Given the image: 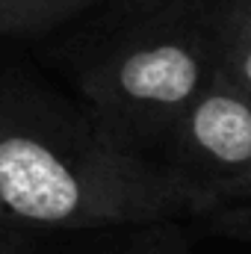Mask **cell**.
Listing matches in <instances>:
<instances>
[{"label":"cell","mask_w":251,"mask_h":254,"mask_svg":"<svg viewBox=\"0 0 251 254\" xmlns=\"http://www.w3.org/2000/svg\"><path fill=\"white\" fill-rule=\"evenodd\" d=\"M243 3H246V6H249V9H251V0H243Z\"/></svg>","instance_id":"9c48e42d"},{"label":"cell","mask_w":251,"mask_h":254,"mask_svg":"<svg viewBox=\"0 0 251 254\" xmlns=\"http://www.w3.org/2000/svg\"><path fill=\"white\" fill-rule=\"evenodd\" d=\"M175 175L204 198H251V92L225 71L201 92L175 127Z\"/></svg>","instance_id":"3957f363"},{"label":"cell","mask_w":251,"mask_h":254,"mask_svg":"<svg viewBox=\"0 0 251 254\" xmlns=\"http://www.w3.org/2000/svg\"><path fill=\"white\" fill-rule=\"evenodd\" d=\"M169 3H178V0H133V6H142V9H160Z\"/></svg>","instance_id":"8992f818"},{"label":"cell","mask_w":251,"mask_h":254,"mask_svg":"<svg viewBox=\"0 0 251 254\" xmlns=\"http://www.w3.org/2000/svg\"><path fill=\"white\" fill-rule=\"evenodd\" d=\"M222 71L219 36L195 27L151 30L113 51L83 77L86 101L113 136L175 130Z\"/></svg>","instance_id":"7a4b0ae2"},{"label":"cell","mask_w":251,"mask_h":254,"mask_svg":"<svg viewBox=\"0 0 251 254\" xmlns=\"http://www.w3.org/2000/svg\"><path fill=\"white\" fill-rule=\"evenodd\" d=\"M0 254H12L9 249H6V243H3V240H0Z\"/></svg>","instance_id":"ba28073f"},{"label":"cell","mask_w":251,"mask_h":254,"mask_svg":"<svg viewBox=\"0 0 251 254\" xmlns=\"http://www.w3.org/2000/svg\"><path fill=\"white\" fill-rule=\"evenodd\" d=\"M219 54L222 71L251 92V9L240 0L219 24Z\"/></svg>","instance_id":"5b68a950"},{"label":"cell","mask_w":251,"mask_h":254,"mask_svg":"<svg viewBox=\"0 0 251 254\" xmlns=\"http://www.w3.org/2000/svg\"><path fill=\"white\" fill-rule=\"evenodd\" d=\"M240 222H243V231L251 234V213H243V219H240Z\"/></svg>","instance_id":"52a82bcc"},{"label":"cell","mask_w":251,"mask_h":254,"mask_svg":"<svg viewBox=\"0 0 251 254\" xmlns=\"http://www.w3.org/2000/svg\"><path fill=\"white\" fill-rule=\"evenodd\" d=\"M98 3L104 0H0V36L60 27Z\"/></svg>","instance_id":"277c9868"},{"label":"cell","mask_w":251,"mask_h":254,"mask_svg":"<svg viewBox=\"0 0 251 254\" xmlns=\"http://www.w3.org/2000/svg\"><path fill=\"white\" fill-rule=\"evenodd\" d=\"M198 195L107 130L45 110H0V225L101 228L154 222Z\"/></svg>","instance_id":"6da1fadb"}]
</instances>
